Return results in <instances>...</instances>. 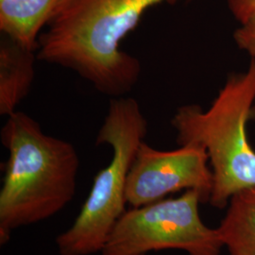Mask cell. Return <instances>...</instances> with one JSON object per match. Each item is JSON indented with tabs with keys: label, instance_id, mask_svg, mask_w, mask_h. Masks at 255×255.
Masks as SVG:
<instances>
[{
	"label": "cell",
	"instance_id": "6",
	"mask_svg": "<svg viewBox=\"0 0 255 255\" xmlns=\"http://www.w3.org/2000/svg\"><path fill=\"white\" fill-rule=\"evenodd\" d=\"M203 147L185 145L160 150L145 141L137 150L128 175L126 200L130 207H141L182 190H197L209 203L213 173Z\"/></svg>",
	"mask_w": 255,
	"mask_h": 255
},
{
	"label": "cell",
	"instance_id": "11",
	"mask_svg": "<svg viewBox=\"0 0 255 255\" xmlns=\"http://www.w3.org/2000/svg\"><path fill=\"white\" fill-rule=\"evenodd\" d=\"M232 14L242 24L255 13V0H227Z\"/></svg>",
	"mask_w": 255,
	"mask_h": 255
},
{
	"label": "cell",
	"instance_id": "8",
	"mask_svg": "<svg viewBox=\"0 0 255 255\" xmlns=\"http://www.w3.org/2000/svg\"><path fill=\"white\" fill-rule=\"evenodd\" d=\"M60 0H0V30L19 44L36 50Z\"/></svg>",
	"mask_w": 255,
	"mask_h": 255
},
{
	"label": "cell",
	"instance_id": "10",
	"mask_svg": "<svg viewBox=\"0 0 255 255\" xmlns=\"http://www.w3.org/2000/svg\"><path fill=\"white\" fill-rule=\"evenodd\" d=\"M240 25L235 31V41L240 49L246 51L255 61V13Z\"/></svg>",
	"mask_w": 255,
	"mask_h": 255
},
{
	"label": "cell",
	"instance_id": "7",
	"mask_svg": "<svg viewBox=\"0 0 255 255\" xmlns=\"http://www.w3.org/2000/svg\"><path fill=\"white\" fill-rule=\"evenodd\" d=\"M37 51L5 34L0 40V115L8 118L27 98L35 78Z\"/></svg>",
	"mask_w": 255,
	"mask_h": 255
},
{
	"label": "cell",
	"instance_id": "1",
	"mask_svg": "<svg viewBox=\"0 0 255 255\" xmlns=\"http://www.w3.org/2000/svg\"><path fill=\"white\" fill-rule=\"evenodd\" d=\"M176 1L60 0L39 38L38 60L72 70L112 99L125 97L142 66L121 42L147 9Z\"/></svg>",
	"mask_w": 255,
	"mask_h": 255
},
{
	"label": "cell",
	"instance_id": "4",
	"mask_svg": "<svg viewBox=\"0 0 255 255\" xmlns=\"http://www.w3.org/2000/svg\"><path fill=\"white\" fill-rule=\"evenodd\" d=\"M147 128L135 99L126 96L111 99L96 144L111 146L113 155L109 164L96 174L72 225L56 237L59 255L101 253L116 223L126 212L128 175Z\"/></svg>",
	"mask_w": 255,
	"mask_h": 255
},
{
	"label": "cell",
	"instance_id": "9",
	"mask_svg": "<svg viewBox=\"0 0 255 255\" xmlns=\"http://www.w3.org/2000/svg\"><path fill=\"white\" fill-rule=\"evenodd\" d=\"M218 230L230 255H255V185L230 199Z\"/></svg>",
	"mask_w": 255,
	"mask_h": 255
},
{
	"label": "cell",
	"instance_id": "5",
	"mask_svg": "<svg viewBox=\"0 0 255 255\" xmlns=\"http://www.w3.org/2000/svg\"><path fill=\"white\" fill-rule=\"evenodd\" d=\"M201 194L187 190L131 207L112 230L101 255H145L149 252L181 250L188 255H220L224 247L219 230L210 228L200 216Z\"/></svg>",
	"mask_w": 255,
	"mask_h": 255
},
{
	"label": "cell",
	"instance_id": "2",
	"mask_svg": "<svg viewBox=\"0 0 255 255\" xmlns=\"http://www.w3.org/2000/svg\"><path fill=\"white\" fill-rule=\"evenodd\" d=\"M9 152L0 189V245L13 231L52 218L76 194L80 157L73 144L48 135L16 111L0 132Z\"/></svg>",
	"mask_w": 255,
	"mask_h": 255
},
{
	"label": "cell",
	"instance_id": "3",
	"mask_svg": "<svg viewBox=\"0 0 255 255\" xmlns=\"http://www.w3.org/2000/svg\"><path fill=\"white\" fill-rule=\"evenodd\" d=\"M255 103L253 60L245 72L229 78L208 109L184 105L171 119L179 146H201L208 155L215 208L223 209L236 193L255 185V150L247 134Z\"/></svg>",
	"mask_w": 255,
	"mask_h": 255
}]
</instances>
